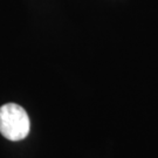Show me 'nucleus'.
I'll return each mask as SVG.
<instances>
[{
	"instance_id": "nucleus-1",
	"label": "nucleus",
	"mask_w": 158,
	"mask_h": 158,
	"mask_svg": "<svg viewBox=\"0 0 158 158\" xmlns=\"http://www.w3.org/2000/svg\"><path fill=\"white\" fill-rule=\"evenodd\" d=\"M31 122L26 110L17 103L0 107V134L10 141H21L29 134Z\"/></svg>"
}]
</instances>
